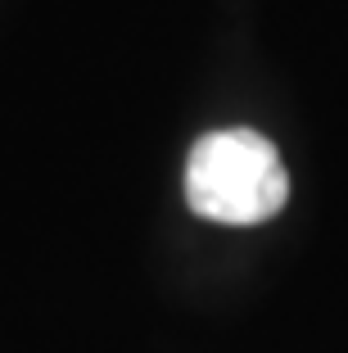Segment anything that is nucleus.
<instances>
[{
	"label": "nucleus",
	"mask_w": 348,
	"mask_h": 353,
	"mask_svg": "<svg viewBox=\"0 0 348 353\" xmlns=\"http://www.w3.org/2000/svg\"><path fill=\"white\" fill-rule=\"evenodd\" d=\"M289 176L276 145L249 127L208 132L185 159V199L199 218L226 227H254L276 218Z\"/></svg>",
	"instance_id": "obj_1"
}]
</instances>
